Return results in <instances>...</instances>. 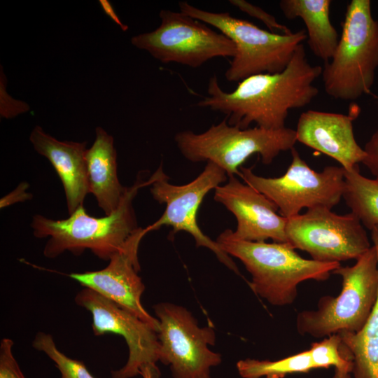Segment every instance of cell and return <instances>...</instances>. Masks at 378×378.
Wrapping results in <instances>:
<instances>
[{
	"mask_svg": "<svg viewBox=\"0 0 378 378\" xmlns=\"http://www.w3.org/2000/svg\"><path fill=\"white\" fill-rule=\"evenodd\" d=\"M350 373L346 370L335 369L334 378H351Z\"/></svg>",
	"mask_w": 378,
	"mask_h": 378,
	"instance_id": "obj_30",
	"label": "cell"
},
{
	"mask_svg": "<svg viewBox=\"0 0 378 378\" xmlns=\"http://www.w3.org/2000/svg\"><path fill=\"white\" fill-rule=\"evenodd\" d=\"M142 378H160L161 373L156 364H146L140 369Z\"/></svg>",
	"mask_w": 378,
	"mask_h": 378,
	"instance_id": "obj_29",
	"label": "cell"
},
{
	"mask_svg": "<svg viewBox=\"0 0 378 378\" xmlns=\"http://www.w3.org/2000/svg\"><path fill=\"white\" fill-rule=\"evenodd\" d=\"M377 106H378V102H377Z\"/></svg>",
	"mask_w": 378,
	"mask_h": 378,
	"instance_id": "obj_31",
	"label": "cell"
},
{
	"mask_svg": "<svg viewBox=\"0 0 378 378\" xmlns=\"http://www.w3.org/2000/svg\"><path fill=\"white\" fill-rule=\"evenodd\" d=\"M29 184L20 183L12 192L5 195L0 200L1 209L10 206L17 202H24L32 198V195L27 191Z\"/></svg>",
	"mask_w": 378,
	"mask_h": 378,
	"instance_id": "obj_27",
	"label": "cell"
},
{
	"mask_svg": "<svg viewBox=\"0 0 378 378\" xmlns=\"http://www.w3.org/2000/svg\"><path fill=\"white\" fill-rule=\"evenodd\" d=\"M321 74L322 67L310 64L301 43L284 70L249 76L232 92L223 90L218 77L212 76L207 95L195 106L225 114L229 125L241 129L253 123L267 130L283 129L290 110L306 106L318 95L313 83Z\"/></svg>",
	"mask_w": 378,
	"mask_h": 378,
	"instance_id": "obj_1",
	"label": "cell"
},
{
	"mask_svg": "<svg viewBox=\"0 0 378 378\" xmlns=\"http://www.w3.org/2000/svg\"><path fill=\"white\" fill-rule=\"evenodd\" d=\"M159 15L158 28L133 36L131 43L162 63L197 68L213 58L235 55L234 42L206 23L181 11L162 10Z\"/></svg>",
	"mask_w": 378,
	"mask_h": 378,
	"instance_id": "obj_9",
	"label": "cell"
},
{
	"mask_svg": "<svg viewBox=\"0 0 378 378\" xmlns=\"http://www.w3.org/2000/svg\"><path fill=\"white\" fill-rule=\"evenodd\" d=\"M279 8L288 20L301 18L312 52L324 63L332 57L339 41L330 19V0H281Z\"/></svg>",
	"mask_w": 378,
	"mask_h": 378,
	"instance_id": "obj_19",
	"label": "cell"
},
{
	"mask_svg": "<svg viewBox=\"0 0 378 378\" xmlns=\"http://www.w3.org/2000/svg\"><path fill=\"white\" fill-rule=\"evenodd\" d=\"M13 341L4 338L0 344V378H26L13 353Z\"/></svg>",
	"mask_w": 378,
	"mask_h": 378,
	"instance_id": "obj_25",
	"label": "cell"
},
{
	"mask_svg": "<svg viewBox=\"0 0 378 378\" xmlns=\"http://www.w3.org/2000/svg\"><path fill=\"white\" fill-rule=\"evenodd\" d=\"M159 321V360L169 365L174 378H211V368L222 362L221 355L209 349L216 332L200 327L186 308L163 302L153 307Z\"/></svg>",
	"mask_w": 378,
	"mask_h": 378,
	"instance_id": "obj_10",
	"label": "cell"
},
{
	"mask_svg": "<svg viewBox=\"0 0 378 378\" xmlns=\"http://www.w3.org/2000/svg\"><path fill=\"white\" fill-rule=\"evenodd\" d=\"M364 150L366 156L362 163L375 178H378V130L374 132L366 143Z\"/></svg>",
	"mask_w": 378,
	"mask_h": 378,
	"instance_id": "obj_26",
	"label": "cell"
},
{
	"mask_svg": "<svg viewBox=\"0 0 378 378\" xmlns=\"http://www.w3.org/2000/svg\"><path fill=\"white\" fill-rule=\"evenodd\" d=\"M292 161L286 173L279 177L254 174L251 167H241L244 183L273 202L279 214L286 218L300 214L302 209L324 206L332 209L343 196L345 179L342 167L326 166L316 172L301 158L294 147Z\"/></svg>",
	"mask_w": 378,
	"mask_h": 378,
	"instance_id": "obj_8",
	"label": "cell"
},
{
	"mask_svg": "<svg viewBox=\"0 0 378 378\" xmlns=\"http://www.w3.org/2000/svg\"><path fill=\"white\" fill-rule=\"evenodd\" d=\"M181 12L211 25L230 38L237 52L225 77L229 82L260 74H276L286 69L297 47L307 38L304 29L290 34H277L259 28L230 13L211 12L186 1H179Z\"/></svg>",
	"mask_w": 378,
	"mask_h": 378,
	"instance_id": "obj_6",
	"label": "cell"
},
{
	"mask_svg": "<svg viewBox=\"0 0 378 378\" xmlns=\"http://www.w3.org/2000/svg\"><path fill=\"white\" fill-rule=\"evenodd\" d=\"M74 300L92 314L95 336L114 333L122 336L127 343L128 359L122 368L111 371L112 378L134 377L140 374L143 365L155 364L159 360L158 332L148 323L88 288L78 292Z\"/></svg>",
	"mask_w": 378,
	"mask_h": 378,
	"instance_id": "obj_13",
	"label": "cell"
},
{
	"mask_svg": "<svg viewBox=\"0 0 378 378\" xmlns=\"http://www.w3.org/2000/svg\"><path fill=\"white\" fill-rule=\"evenodd\" d=\"M29 140L35 150L52 165L63 186L69 214L83 205L90 193L86 163V142L62 141L36 126Z\"/></svg>",
	"mask_w": 378,
	"mask_h": 378,
	"instance_id": "obj_17",
	"label": "cell"
},
{
	"mask_svg": "<svg viewBox=\"0 0 378 378\" xmlns=\"http://www.w3.org/2000/svg\"><path fill=\"white\" fill-rule=\"evenodd\" d=\"M287 243L323 262L356 260L371 248L364 226L353 214L318 206L287 218Z\"/></svg>",
	"mask_w": 378,
	"mask_h": 378,
	"instance_id": "obj_11",
	"label": "cell"
},
{
	"mask_svg": "<svg viewBox=\"0 0 378 378\" xmlns=\"http://www.w3.org/2000/svg\"><path fill=\"white\" fill-rule=\"evenodd\" d=\"M377 68L378 21L371 1L351 0L335 51L322 68L325 91L335 99L356 100L370 93Z\"/></svg>",
	"mask_w": 378,
	"mask_h": 378,
	"instance_id": "obj_4",
	"label": "cell"
},
{
	"mask_svg": "<svg viewBox=\"0 0 378 378\" xmlns=\"http://www.w3.org/2000/svg\"><path fill=\"white\" fill-rule=\"evenodd\" d=\"M360 107L349 106L348 114L308 110L299 117L295 130L297 141L337 161L345 171H351L366 156L357 143L353 122Z\"/></svg>",
	"mask_w": 378,
	"mask_h": 378,
	"instance_id": "obj_16",
	"label": "cell"
},
{
	"mask_svg": "<svg viewBox=\"0 0 378 378\" xmlns=\"http://www.w3.org/2000/svg\"><path fill=\"white\" fill-rule=\"evenodd\" d=\"M216 241L244 265L251 276L253 291L278 307L294 302L301 282L326 281L341 265L303 258L288 243L239 240L232 236L230 229L222 232Z\"/></svg>",
	"mask_w": 378,
	"mask_h": 378,
	"instance_id": "obj_3",
	"label": "cell"
},
{
	"mask_svg": "<svg viewBox=\"0 0 378 378\" xmlns=\"http://www.w3.org/2000/svg\"><path fill=\"white\" fill-rule=\"evenodd\" d=\"M164 173L160 165L148 179L139 174L133 185L127 187L119 206L104 217L89 215L83 205L62 220L34 215L31 222L34 236L48 238L43 251L44 256L55 258L65 251L80 255L89 249L99 258L109 260L139 227L132 204L139 190L151 186Z\"/></svg>",
	"mask_w": 378,
	"mask_h": 378,
	"instance_id": "obj_2",
	"label": "cell"
},
{
	"mask_svg": "<svg viewBox=\"0 0 378 378\" xmlns=\"http://www.w3.org/2000/svg\"><path fill=\"white\" fill-rule=\"evenodd\" d=\"M332 274L342 277V290L335 297H321L316 309L298 313L296 328L301 335L322 338L334 334L356 333L366 323L378 294L375 247L372 246L354 265H340Z\"/></svg>",
	"mask_w": 378,
	"mask_h": 378,
	"instance_id": "obj_5",
	"label": "cell"
},
{
	"mask_svg": "<svg viewBox=\"0 0 378 378\" xmlns=\"http://www.w3.org/2000/svg\"><path fill=\"white\" fill-rule=\"evenodd\" d=\"M99 2L106 15H108L116 24H118L123 31H126L128 29V27L121 22L111 4L106 0H101Z\"/></svg>",
	"mask_w": 378,
	"mask_h": 378,
	"instance_id": "obj_28",
	"label": "cell"
},
{
	"mask_svg": "<svg viewBox=\"0 0 378 378\" xmlns=\"http://www.w3.org/2000/svg\"><path fill=\"white\" fill-rule=\"evenodd\" d=\"M344 179L342 198L351 213L370 230L378 226V178L363 176L357 165L344 170Z\"/></svg>",
	"mask_w": 378,
	"mask_h": 378,
	"instance_id": "obj_21",
	"label": "cell"
},
{
	"mask_svg": "<svg viewBox=\"0 0 378 378\" xmlns=\"http://www.w3.org/2000/svg\"><path fill=\"white\" fill-rule=\"evenodd\" d=\"M175 143L188 160L211 162L223 169L227 177L239 175V168L251 155L258 154L265 164L280 153L290 150L297 142L295 130L284 127L267 130L258 127L241 129L225 118L201 133L177 132Z\"/></svg>",
	"mask_w": 378,
	"mask_h": 378,
	"instance_id": "obj_7",
	"label": "cell"
},
{
	"mask_svg": "<svg viewBox=\"0 0 378 378\" xmlns=\"http://www.w3.org/2000/svg\"><path fill=\"white\" fill-rule=\"evenodd\" d=\"M86 163L90 193L104 214L109 215L119 206L127 187L118 179L113 138L100 127L96 128L92 146L87 149Z\"/></svg>",
	"mask_w": 378,
	"mask_h": 378,
	"instance_id": "obj_18",
	"label": "cell"
},
{
	"mask_svg": "<svg viewBox=\"0 0 378 378\" xmlns=\"http://www.w3.org/2000/svg\"><path fill=\"white\" fill-rule=\"evenodd\" d=\"M148 232L146 227H139L111 256L104 269L66 275L128 310L158 332V320L148 313L141 302L145 286L138 274L140 271L138 251L141 239Z\"/></svg>",
	"mask_w": 378,
	"mask_h": 378,
	"instance_id": "obj_14",
	"label": "cell"
},
{
	"mask_svg": "<svg viewBox=\"0 0 378 378\" xmlns=\"http://www.w3.org/2000/svg\"><path fill=\"white\" fill-rule=\"evenodd\" d=\"M31 344L55 363L61 373V378H95L82 361L72 359L59 350L51 335L38 332Z\"/></svg>",
	"mask_w": 378,
	"mask_h": 378,
	"instance_id": "obj_23",
	"label": "cell"
},
{
	"mask_svg": "<svg viewBox=\"0 0 378 378\" xmlns=\"http://www.w3.org/2000/svg\"><path fill=\"white\" fill-rule=\"evenodd\" d=\"M214 200L222 204L236 218L237 227L232 236L248 241L287 243V218L277 214L278 208L265 195L235 176L214 189Z\"/></svg>",
	"mask_w": 378,
	"mask_h": 378,
	"instance_id": "obj_15",
	"label": "cell"
},
{
	"mask_svg": "<svg viewBox=\"0 0 378 378\" xmlns=\"http://www.w3.org/2000/svg\"><path fill=\"white\" fill-rule=\"evenodd\" d=\"M378 258V226L371 230ZM353 358L354 378H378V294L364 327L356 333H339Z\"/></svg>",
	"mask_w": 378,
	"mask_h": 378,
	"instance_id": "obj_20",
	"label": "cell"
},
{
	"mask_svg": "<svg viewBox=\"0 0 378 378\" xmlns=\"http://www.w3.org/2000/svg\"><path fill=\"white\" fill-rule=\"evenodd\" d=\"M229 3L249 16L261 21L272 32L279 31L281 34L292 33L291 30L286 26L278 22L273 15L267 13L259 6H255L244 0H230Z\"/></svg>",
	"mask_w": 378,
	"mask_h": 378,
	"instance_id": "obj_24",
	"label": "cell"
},
{
	"mask_svg": "<svg viewBox=\"0 0 378 378\" xmlns=\"http://www.w3.org/2000/svg\"><path fill=\"white\" fill-rule=\"evenodd\" d=\"M227 178L225 171L211 162H206L203 171L194 180L184 185L170 183L169 176L164 173L150 186V191L155 201L165 204V209L155 222L146 228L149 232L164 225L170 226L171 235L185 231L194 238L196 246L209 248L221 263L239 274L231 256L201 230L197 220V211L204 197Z\"/></svg>",
	"mask_w": 378,
	"mask_h": 378,
	"instance_id": "obj_12",
	"label": "cell"
},
{
	"mask_svg": "<svg viewBox=\"0 0 378 378\" xmlns=\"http://www.w3.org/2000/svg\"><path fill=\"white\" fill-rule=\"evenodd\" d=\"M236 366L242 378H284L318 368L310 349L272 361L246 358L239 360Z\"/></svg>",
	"mask_w": 378,
	"mask_h": 378,
	"instance_id": "obj_22",
	"label": "cell"
}]
</instances>
